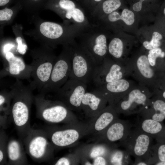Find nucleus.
I'll return each instance as SVG.
<instances>
[{
    "instance_id": "1",
    "label": "nucleus",
    "mask_w": 165,
    "mask_h": 165,
    "mask_svg": "<svg viewBox=\"0 0 165 165\" xmlns=\"http://www.w3.org/2000/svg\"><path fill=\"white\" fill-rule=\"evenodd\" d=\"M33 28L27 33L41 45L53 49L71 43L86 28L77 24L59 23L44 20L39 16L31 17Z\"/></svg>"
},
{
    "instance_id": "2",
    "label": "nucleus",
    "mask_w": 165,
    "mask_h": 165,
    "mask_svg": "<svg viewBox=\"0 0 165 165\" xmlns=\"http://www.w3.org/2000/svg\"><path fill=\"white\" fill-rule=\"evenodd\" d=\"M13 94L10 114L19 134L23 139L31 128L30 114L34 101L33 90L29 85H26L19 79L11 86Z\"/></svg>"
},
{
    "instance_id": "3",
    "label": "nucleus",
    "mask_w": 165,
    "mask_h": 165,
    "mask_svg": "<svg viewBox=\"0 0 165 165\" xmlns=\"http://www.w3.org/2000/svg\"><path fill=\"white\" fill-rule=\"evenodd\" d=\"M53 50L49 47L41 45L30 50L32 80L29 85L33 90L37 89L39 92L49 80L57 57Z\"/></svg>"
},
{
    "instance_id": "4",
    "label": "nucleus",
    "mask_w": 165,
    "mask_h": 165,
    "mask_svg": "<svg viewBox=\"0 0 165 165\" xmlns=\"http://www.w3.org/2000/svg\"><path fill=\"white\" fill-rule=\"evenodd\" d=\"M39 93L34 97L38 116L49 123L68 124L78 121L75 115L62 102L45 98Z\"/></svg>"
},
{
    "instance_id": "5",
    "label": "nucleus",
    "mask_w": 165,
    "mask_h": 165,
    "mask_svg": "<svg viewBox=\"0 0 165 165\" xmlns=\"http://www.w3.org/2000/svg\"><path fill=\"white\" fill-rule=\"evenodd\" d=\"M72 68L69 79L78 80L86 84L93 81L98 66L87 49L76 38L69 43Z\"/></svg>"
},
{
    "instance_id": "6",
    "label": "nucleus",
    "mask_w": 165,
    "mask_h": 165,
    "mask_svg": "<svg viewBox=\"0 0 165 165\" xmlns=\"http://www.w3.org/2000/svg\"><path fill=\"white\" fill-rule=\"evenodd\" d=\"M107 30L98 25L91 24L76 38L91 54L98 65L108 55Z\"/></svg>"
},
{
    "instance_id": "7",
    "label": "nucleus",
    "mask_w": 165,
    "mask_h": 165,
    "mask_svg": "<svg viewBox=\"0 0 165 165\" xmlns=\"http://www.w3.org/2000/svg\"><path fill=\"white\" fill-rule=\"evenodd\" d=\"M23 139L26 152L34 160L41 163L53 158L55 148L46 132L31 128Z\"/></svg>"
},
{
    "instance_id": "8",
    "label": "nucleus",
    "mask_w": 165,
    "mask_h": 165,
    "mask_svg": "<svg viewBox=\"0 0 165 165\" xmlns=\"http://www.w3.org/2000/svg\"><path fill=\"white\" fill-rule=\"evenodd\" d=\"M153 95L148 88L138 83L113 107L119 114L138 115L149 105Z\"/></svg>"
},
{
    "instance_id": "9",
    "label": "nucleus",
    "mask_w": 165,
    "mask_h": 165,
    "mask_svg": "<svg viewBox=\"0 0 165 165\" xmlns=\"http://www.w3.org/2000/svg\"><path fill=\"white\" fill-rule=\"evenodd\" d=\"M44 9L55 12L64 22L86 28L91 24L85 10L75 0H49Z\"/></svg>"
},
{
    "instance_id": "10",
    "label": "nucleus",
    "mask_w": 165,
    "mask_h": 165,
    "mask_svg": "<svg viewBox=\"0 0 165 165\" xmlns=\"http://www.w3.org/2000/svg\"><path fill=\"white\" fill-rule=\"evenodd\" d=\"M62 46L61 53L57 56L48 82L38 93L45 95L55 93L69 78L72 68L70 46L68 43Z\"/></svg>"
},
{
    "instance_id": "11",
    "label": "nucleus",
    "mask_w": 165,
    "mask_h": 165,
    "mask_svg": "<svg viewBox=\"0 0 165 165\" xmlns=\"http://www.w3.org/2000/svg\"><path fill=\"white\" fill-rule=\"evenodd\" d=\"M153 139L134 126L126 138L117 145L118 147L124 148L131 156L134 157L135 161H142L147 163L153 145Z\"/></svg>"
},
{
    "instance_id": "12",
    "label": "nucleus",
    "mask_w": 165,
    "mask_h": 165,
    "mask_svg": "<svg viewBox=\"0 0 165 165\" xmlns=\"http://www.w3.org/2000/svg\"><path fill=\"white\" fill-rule=\"evenodd\" d=\"M16 47L2 45L1 54L3 68L0 71L1 78L7 76L19 79H27L30 82L32 68L30 64H26L22 58L15 55L13 51Z\"/></svg>"
},
{
    "instance_id": "13",
    "label": "nucleus",
    "mask_w": 165,
    "mask_h": 165,
    "mask_svg": "<svg viewBox=\"0 0 165 165\" xmlns=\"http://www.w3.org/2000/svg\"><path fill=\"white\" fill-rule=\"evenodd\" d=\"M127 65L130 76L152 92L156 81L157 73L155 69L150 64L147 55L141 53L134 56L128 59Z\"/></svg>"
},
{
    "instance_id": "14",
    "label": "nucleus",
    "mask_w": 165,
    "mask_h": 165,
    "mask_svg": "<svg viewBox=\"0 0 165 165\" xmlns=\"http://www.w3.org/2000/svg\"><path fill=\"white\" fill-rule=\"evenodd\" d=\"M88 126V122L82 123L77 122L67 124L63 128H54L46 132L55 149L68 147L86 135Z\"/></svg>"
},
{
    "instance_id": "15",
    "label": "nucleus",
    "mask_w": 165,
    "mask_h": 165,
    "mask_svg": "<svg viewBox=\"0 0 165 165\" xmlns=\"http://www.w3.org/2000/svg\"><path fill=\"white\" fill-rule=\"evenodd\" d=\"M87 89V84L85 82L69 79L55 93L54 98L62 102L71 111H81L82 101Z\"/></svg>"
},
{
    "instance_id": "16",
    "label": "nucleus",
    "mask_w": 165,
    "mask_h": 165,
    "mask_svg": "<svg viewBox=\"0 0 165 165\" xmlns=\"http://www.w3.org/2000/svg\"><path fill=\"white\" fill-rule=\"evenodd\" d=\"M130 76L126 64L117 61L108 55L102 63L98 65L93 82L96 86Z\"/></svg>"
},
{
    "instance_id": "17",
    "label": "nucleus",
    "mask_w": 165,
    "mask_h": 165,
    "mask_svg": "<svg viewBox=\"0 0 165 165\" xmlns=\"http://www.w3.org/2000/svg\"><path fill=\"white\" fill-rule=\"evenodd\" d=\"M134 126L128 120L118 118L101 133L93 137L98 143L117 145L115 143L125 140Z\"/></svg>"
},
{
    "instance_id": "18",
    "label": "nucleus",
    "mask_w": 165,
    "mask_h": 165,
    "mask_svg": "<svg viewBox=\"0 0 165 165\" xmlns=\"http://www.w3.org/2000/svg\"><path fill=\"white\" fill-rule=\"evenodd\" d=\"M137 83L124 78L96 86L94 90L102 95L108 104L113 107Z\"/></svg>"
},
{
    "instance_id": "19",
    "label": "nucleus",
    "mask_w": 165,
    "mask_h": 165,
    "mask_svg": "<svg viewBox=\"0 0 165 165\" xmlns=\"http://www.w3.org/2000/svg\"><path fill=\"white\" fill-rule=\"evenodd\" d=\"M119 115L113 106L108 104L88 122L86 135L93 137L101 133L113 122L119 118Z\"/></svg>"
},
{
    "instance_id": "20",
    "label": "nucleus",
    "mask_w": 165,
    "mask_h": 165,
    "mask_svg": "<svg viewBox=\"0 0 165 165\" xmlns=\"http://www.w3.org/2000/svg\"><path fill=\"white\" fill-rule=\"evenodd\" d=\"M108 104L105 98L94 90L86 92L82 101L81 109L85 116L91 119L97 115Z\"/></svg>"
},
{
    "instance_id": "21",
    "label": "nucleus",
    "mask_w": 165,
    "mask_h": 165,
    "mask_svg": "<svg viewBox=\"0 0 165 165\" xmlns=\"http://www.w3.org/2000/svg\"><path fill=\"white\" fill-rule=\"evenodd\" d=\"M151 119H138L134 126L160 141L165 138V129L161 123Z\"/></svg>"
},
{
    "instance_id": "22",
    "label": "nucleus",
    "mask_w": 165,
    "mask_h": 165,
    "mask_svg": "<svg viewBox=\"0 0 165 165\" xmlns=\"http://www.w3.org/2000/svg\"><path fill=\"white\" fill-rule=\"evenodd\" d=\"M138 115L142 118L162 122L165 119V101L153 95L149 105Z\"/></svg>"
},
{
    "instance_id": "23",
    "label": "nucleus",
    "mask_w": 165,
    "mask_h": 165,
    "mask_svg": "<svg viewBox=\"0 0 165 165\" xmlns=\"http://www.w3.org/2000/svg\"><path fill=\"white\" fill-rule=\"evenodd\" d=\"M20 141L12 139L7 142V153L9 163L13 165H24L27 163L25 153Z\"/></svg>"
},
{
    "instance_id": "24",
    "label": "nucleus",
    "mask_w": 165,
    "mask_h": 165,
    "mask_svg": "<svg viewBox=\"0 0 165 165\" xmlns=\"http://www.w3.org/2000/svg\"><path fill=\"white\" fill-rule=\"evenodd\" d=\"M134 13L127 9H124L120 14L116 11L102 16L97 20L94 24L104 27L116 22L122 20L128 25H132L134 22Z\"/></svg>"
},
{
    "instance_id": "25",
    "label": "nucleus",
    "mask_w": 165,
    "mask_h": 165,
    "mask_svg": "<svg viewBox=\"0 0 165 165\" xmlns=\"http://www.w3.org/2000/svg\"><path fill=\"white\" fill-rule=\"evenodd\" d=\"M125 46L122 39L118 37L112 38L108 44V55L114 60L126 64Z\"/></svg>"
},
{
    "instance_id": "26",
    "label": "nucleus",
    "mask_w": 165,
    "mask_h": 165,
    "mask_svg": "<svg viewBox=\"0 0 165 165\" xmlns=\"http://www.w3.org/2000/svg\"><path fill=\"white\" fill-rule=\"evenodd\" d=\"M49 0H18L23 10L31 18L39 16Z\"/></svg>"
},
{
    "instance_id": "27",
    "label": "nucleus",
    "mask_w": 165,
    "mask_h": 165,
    "mask_svg": "<svg viewBox=\"0 0 165 165\" xmlns=\"http://www.w3.org/2000/svg\"><path fill=\"white\" fill-rule=\"evenodd\" d=\"M131 156L125 150L115 148L112 150L106 158L108 165H133Z\"/></svg>"
},
{
    "instance_id": "28",
    "label": "nucleus",
    "mask_w": 165,
    "mask_h": 165,
    "mask_svg": "<svg viewBox=\"0 0 165 165\" xmlns=\"http://www.w3.org/2000/svg\"><path fill=\"white\" fill-rule=\"evenodd\" d=\"M22 10L21 4L18 3L12 6L1 9L0 10V25L11 24L19 12Z\"/></svg>"
},
{
    "instance_id": "29",
    "label": "nucleus",
    "mask_w": 165,
    "mask_h": 165,
    "mask_svg": "<svg viewBox=\"0 0 165 165\" xmlns=\"http://www.w3.org/2000/svg\"><path fill=\"white\" fill-rule=\"evenodd\" d=\"M158 161H165V144L153 145L147 161L148 165H154Z\"/></svg>"
},
{
    "instance_id": "30",
    "label": "nucleus",
    "mask_w": 165,
    "mask_h": 165,
    "mask_svg": "<svg viewBox=\"0 0 165 165\" xmlns=\"http://www.w3.org/2000/svg\"><path fill=\"white\" fill-rule=\"evenodd\" d=\"M13 94L11 90L9 91L5 89L1 90L0 93V113L3 112L5 115L10 114L11 102Z\"/></svg>"
},
{
    "instance_id": "31",
    "label": "nucleus",
    "mask_w": 165,
    "mask_h": 165,
    "mask_svg": "<svg viewBox=\"0 0 165 165\" xmlns=\"http://www.w3.org/2000/svg\"><path fill=\"white\" fill-rule=\"evenodd\" d=\"M87 14L89 20L95 10L102 0H75Z\"/></svg>"
},
{
    "instance_id": "32",
    "label": "nucleus",
    "mask_w": 165,
    "mask_h": 165,
    "mask_svg": "<svg viewBox=\"0 0 165 165\" xmlns=\"http://www.w3.org/2000/svg\"><path fill=\"white\" fill-rule=\"evenodd\" d=\"M20 26L14 25L13 28L14 33L16 36V41L17 44V50L20 54H23L26 52L27 46L22 36Z\"/></svg>"
},
{
    "instance_id": "33",
    "label": "nucleus",
    "mask_w": 165,
    "mask_h": 165,
    "mask_svg": "<svg viewBox=\"0 0 165 165\" xmlns=\"http://www.w3.org/2000/svg\"><path fill=\"white\" fill-rule=\"evenodd\" d=\"M163 38V36L160 33L155 31L153 33L152 38L150 41H146L143 42V46L148 50L160 47L161 45V40Z\"/></svg>"
},
{
    "instance_id": "34",
    "label": "nucleus",
    "mask_w": 165,
    "mask_h": 165,
    "mask_svg": "<svg viewBox=\"0 0 165 165\" xmlns=\"http://www.w3.org/2000/svg\"><path fill=\"white\" fill-rule=\"evenodd\" d=\"M147 56L150 64L156 69L157 59L163 58L165 56V53L160 47H158L149 50Z\"/></svg>"
},
{
    "instance_id": "35",
    "label": "nucleus",
    "mask_w": 165,
    "mask_h": 165,
    "mask_svg": "<svg viewBox=\"0 0 165 165\" xmlns=\"http://www.w3.org/2000/svg\"><path fill=\"white\" fill-rule=\"evenodd\" d=\"M80 158L78 152L70 154L59 159L54 164L55 165H70L75 164L80 161Z\"/></svg>"
},
{
    "instance_id": "36",
    "label": "nucleus",
    "mask_w": 165,
    "mask_h": 165,
    "mask_svg": "<svg viewBox=\"0 0 165 165\" xmlns=\"http://www.w3.org/2000/svg\"><path fill=\"white\" fill-rule=\"evenodd\" d=\"M7 137L4 132H1L0 148V164H4L6 162L7 153Z\"/></svg>"
},
{
    "instance_id": "37",
    "label": "nucleus",
    "mask_w": 165,
    "mask_h": 165,
    "mask_svg": "<svg viewBox=\"0 0 165 165\" xmlns=\"http://www.w3.org/2000/svg\"><path fill=\"white\" fill-rule=\"evenodd\" d=\"M18 3V0H0V8L10 7Z\"/></svg>"
},
{
    "instance_id": "38",
    "label": "nucleus",
    "mask_w": 165,
    "mask_h": 165,
    "mask_svg": "<svg viewBox=\"0 0 165 165\" xmlns=\"http://www.w3.org/2000/svg\"><path fill=\"white\" fill-rule=\"evenodd\" d=\"M93 165H108V164L106 157L103 156H99L94 159Z\"/></svg>"
},
{
    "instance_id": "39",
    "label": "nucleus",
    "mask_w": 165,
    "mask_h": 165,
    "mask_svg": "<svg viewBox=\"0 0 165 165\" xmlns=\"http://www.w3.org/2000/svg\"><path fill=\"white\" fill-rule=\"evenodd\" d=\"M147 0H140L138 2L134 3L133 6V9L135 11H140L141 9L142 3L143 1Z\"/></svg>"
},
{
    "instance_id": "40",
    "label": "nucleus",
    "mask_w": 165,
    "mask_h": 165,
    "mask_svg": "<svg viewBox=\"0 0 165 165\" xmlns=\"http://www.w3.org/2000/svg\"><path fill=\"white\" fill-rule=\"evenodd\" d=\"M154 165H165V161H158L156 162Z\"/></svg>"
},
{
    "instance_id": "41",
    "label": "nucleus",
    "mask_w": 165,
    "mask_h": 165,
    "mask_svg": "<svg viewBox=\"0 0 165 165\" xmlns=\"http://www.w3.org/2000/svg\"><path fill=\"white\" fill-rule=\"evenodd\" d=\"M161 93L160 95L165 100V90H164Z\"/></svg>"
},
{
    "instance_id": "42",
    "label": "nucleus",
    "mask_w": 165,
    "mask_h": 165,
    "mask_svg": "<svg viewBox=\"0 0 165 165\" xmlns=\"http://www.w3.org/2000/svg\"><path fill=\"white\" fill-rule=\"evenodd\" d=\"M163 14L165 16V6L164 7V8L163 9Z\"/></svg>"
}]
</instances>
